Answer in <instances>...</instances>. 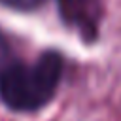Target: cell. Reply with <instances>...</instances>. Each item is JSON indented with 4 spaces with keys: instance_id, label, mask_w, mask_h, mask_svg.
<instances>
[{
    "instance_id": "6da1fadb",
    "label": "cell",
    "mask_w": 121,
    "mask_h": 121,
    "mask_svg": "<svg viewBox=\"0 0 121 121\" xmlns=\"http://www.w3.org/2000/svg\"><path fill=\"white\" fill-rule=\"evenodd\" d=\"M64 74V57L47 49L34 62L11 60L0 74V100L17 113H36L57 95Z\"/></svg>"
},
{
    "instance_id": "7a4b0ae2",
    "label": "cell",
    "mask_w": 121,
    "mask_h": 121,
    "mask_svg": "<svg viewBox=\"0 0 121 121\" xmlns=\"http://www.w3.org/2000/svg\"><path fill=\"white\" fill-rule=\"evenodd\" d=\"M60 21L74 30L83 43L91 45L98 40L104 13L102 0H57Z\"/></svg>"
},
{
    "instance_id": "3957f363",
    "label": "cell",
    "mask_w": 121,
    "mask_h": 121,
    "mask_svg": "<svg viewBox=\"0 0 121 121\" xmlns=\"http://www.w3.org/2000/svg\"><path fill=\"white\" fill-rule=\"evenodd\" d=\"M49 0H0V6L13 9V11H21V13H30L40 9L43 4H47Z\"/></svg>"
},
{
    "instance_id": "277c9868",
    "label": "cell",
    "mask_w": 121,
    "mask_h": 121,
    "mask_svg": "<svg viewBox=\"0 0 121 121\" xmlns=\"http://www.w3.org/2000/svg\"><path fill=\"white\" fill-rule=\"evenodd\" d=\"M11 60H13V57H11V45H9L8 38H6V34L2 32V28H0V74H2V70Z\"/></svg>"
}]
</instances>
